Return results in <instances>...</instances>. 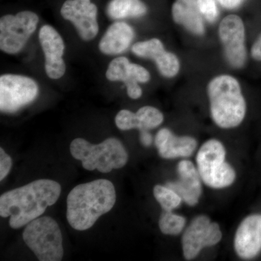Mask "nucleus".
<instances>
[{
    "instance_id": "nucleus-28",
    "label": "nucleus",
    "mask_w": 261,
    "mask_h": 261,
    "mask_svg": "<svg viewBox=\"0 0 261 261\" xmlns=\"http://www.w3.org/2000/svg\"><path fill=\"white\" fill-rule=\"evenodd\" d=\"M219 5L224 9L233 10L241 6L245 0H217Z\"/></svg>"
},
{
    "instance_id": "nucleus-13",
    "label": "nucleus",
    "mask_w": 261,
    "mask_h": 261,
    "mask_svg": "<svg viewBox=\"0 0 261 261\" xmlns=\"http://www.w3.org/2000/svg\"><path fill=\"white\" fill-rule=\"evenodd\" d=\"M135 56L152 60L160 73L165 78L176 76L181 69L179 58L174 53L165 49L163 43L157 38L136 43L132 47Z\"/></svg>"
},
{
    "instance_id": "nucleus-9",
    "label": "nucleus",
    "mask_w": 261,
    "mask_h": 261,
    "mask_svg": "<svg viewBox=\"0 0 261 261\" xmlns=\"http://www.w3.org/2000/svg\"><path fill=\"white\" fill-rule=\"evenodd\" d=\"M39 87L32 79L5 74L0 77V110L13 113L28 106L37 97Z\"/></svg>"
},
{
    "instance_id": "nucleus-21",
    "label": "nucleus",
    "mask_w": 261,
    "mask_h": 261,
    "mask_svg": "<svg viewBox=\"0 0 261 261\" xmlns=\"http://www.w3.org/2000/svg\"><path fill=\"white\" fill-rule=\"evenodd\" d=\"M153 195L163 211H172L179 207L183 201L177 192L168 186L155 185L153 189Z\"/></svg>"
},
{
    "instance_id": "nucleus-25",
    "label": "nucleus",
    "mask_w": 261,
    "mask_h": 261,
    "mask_svg": "<svg viewBox=\"0 0 261 261\" xmlns=\"http://www.w3.org/2000/svg\"><path fill=\"white\" fill-rule=\"evenodd\" d=\"M199 10L205 20L212 23L217 20L219 10L216 0H197Z\"/></svg>"
},
{
    "instance_id": "nucleus-8",
    "label": "nucleus",
    "mask_w": 261,
    "mask_h": 261,
    "mask_svg": "<svg viewBox=\"0 0 261 261\" xmlns=\"http://www.w3.org/2000/svg\"><path fill=\"white\" fill-rule=\"evenodd\" d=\"M39 17L31 11L6 15L0 19V49L8 54H17L37 29Z\"/></svg>"
},
{
    "instance_id": "nucleus-10",
    "label": "nucleus",
    "mask_w": 261,
    "mask_h": 261,
    "mask_svg": "<svg viewBox=\"0 0 261 261\" xmlns=\"http://www.w3.org/2000/svg\"><path fill=\"white\" fill-rule=\"evenodd\" d=\"M219 225L212 222L205 215L197 216L184 232L181 239L182 250L186 260H192L202 249L214 246L222 239Z\"/></svg>"
},
{
    "instance_id": "nucleus-26",
    "label": "nucleus",
    "mask_w": 261,
    "mask_h": 261,
    "mask_svg": "<svg viewBox=\"0 0 261 261\" xmlns=\"http://www.w3.org/2000/svg\"><path fill=\"white\" fill-rule=\"evenodd\" d=\"M12 165L11 158L5 152L3 148H0V181H3L9 174Z\"/></svg>"
},
{
    "instance_id": "nucleus-22",
    "label": "nucleus",
    "mask_w": 261,
    "mask_h": 261,
    "mask_svg": "<svg viewBox=\"0 0 261 261\" xmlns=\"http://www.w3.org/2000/svg\"><path fill=\"white\" fill-rule=\"evenodd\" d=\"M186 225L184 216L173 214L172 211H164L160 217L159 226L161 232L166 235H178Z\"/></svg>"
},
{
    "instance_id": "nucleus-7",
    "label": "nucleus",
    "mask_w": 261,
    "mask_h": 261,
    "mask_svg": "<svg viewBox=\"0 0 261 261\" xmlns=\"http://www.w3.org/2000/svg\"><path fill=\"white\" fill-rule=\"evenodd\" d=\"M218 34L226 63L233 69L244 68L247 61V49L243 18L235 14L226 15L220 22Z\"/></svg>"
},
{
    "instance_id": "nucleus-29",
    "label": "nucleus",
    "mask_w": 261,
    "mask_h": 261,
    "mask_svg": "<svg viewBox=\"0 0 261 261\" xmlns=\"http://www.w3.org/2000/svg\"><path fill=\"white\" fill-rule=\"evenodd\" d=\"M140 142L145 147H149L152 145V137L148 130H140Z\"/></svg>"
},
{
    "instance_id": "nucleus-20",
    "label": "nucleus",
    "mask_w": 261,
    "mask_h": 261,
    "mask_svg": "<svg viewBox=\"0 0 261 261\" xmlns=\"http://www.w3.org/2000/svg\"><path fill=\"white\" fill-rule=\"evenodd\" d=\"M147 13V6L141 0H111L107 7V15L113 20L140 18Z\"/></svg>"
},
{
    "instance_id": "nucleus-5",
    "label": "nucleus",
    "mask_w": 261,
    "mask_h": 261,
    "mask_svg": "<svg viewBox=\"0 0 261 261\" xmlns=\"http://www.w3.org/2000/svg\"><path fill=\"white\" fill-rule=\"evenodd\" d=\"M226 154L222 142L216 139L206 141L197 152V171L207 187L219 190L231 186L234 182L236 173L226 162Z\"/></svg>"
},
{
    "instance_id": "nucleus-12",
    "label": "nucleus",
    "mask_w": 261,
    "mask_h": 261,
    "mask_svg": "<svg viewBox=\"0 0 261 261\" xmlns=\"http://www.w3.org/2000/svg\"><path fill=\"white\" fill-rule=\"evenodd\" d=\"M106 77L111 82H123L128 97L137 99L142 95V89L139 83H147L150 80V73L142 65L130 63L125 57H119L110 63Z\"/></svg>"
},
{
    "instance_id": "nucleus-2",
    "label": "nucleus",
    "mask_w": 261,
    "mask_h": 261,
    "mask_svg": "<svg viewBox=\"0 0 261 261\" xmlns=\"http://www.w3.org/2000/svg\"><path fill=\"white\" fill-rule=\"evenodd\" d=\"M116 201V190L109 180L81 184L72 189L67 197V220L73 229L85 231L109 212Z\"/></svg>"
},
{
    "instance_id": "nucleus-16",
    "label": "nucleus",
    "mask_w": 261,
    "mask_h": 261,
    "mask_svg": "<svg viewBox=\"0 0 261 261\" xmlns=\"http://www.w3.org/2000/svg\"><path fill=\"white\" fill-rule=\"evenodd\" d=\"M177 173V181L168 182L167 186L177 192L187 205H197L202 195V179L197 168L191 161L183 160L178 163Z\"/></svg>"
},
{
    "instance_id": "nucleus-15",
    "label": "nucleus",
    "mask_w": 261,
    "mask_h": 261,
    "mask_svg": "<svg viewBox=\"0 0 261 261\" xmlns=\"http://www.w3.org/2000/svg\"><path fill=\"white\" fill-rule=\"evenodd\" d=\"M235 251L245 260L256 257L261 251V214L247 216L238 226L234 240Z\"/></svg>"
},
{
    "instance_id": "nucleus-3",
    "label": "nucleus",
    "mask_w": 261,
    "mask_h": 261,
    "mask_svg": "<svg viewBox=\"0 0 261 261\" xmlns=\"http://www.w3.org/2000/svg\"><path fill=\"white\" fill-rule=\"evenodd\" d=\"M211 118L224 129L236 128L243 123L247 113V102L240 82L230 74H219L207 86Z\"/></svg>"
},
{
    "instance_id": "nucleus-4",
    "label": "nucleus",
    "mask_w": 261,
    "mask_h": 261,
    "mask_svg": "<svg viewBox=\"0 0 261 261\" xmlns=\"http://www.w3.org/2000/svg\"><path fill=\"white\" fill-rule=\"evenodd\" d=\"M70 153L74 159L82 161V166L88 171L97 170L110 173L126 166L128 154L121 141L110 137L102 143L93 145L82 138L72 141Z\"/></svg>"
},
{
    "instance_id": "nucleus-27",
    "label": "nucleus",
    "mask_w": 261,
    "mask_h": 261,
    "mask_svg": "<svg viewBox=\"0 0 261 261\" xmlns=\"http://www.w3.org/2000/svg\"><path fill=\"white\" fill-rule=\"evenodd\" d=\"M250 56L254 61L261 62V33L250 48Z\"/></svg>"
},
{
    "instance_id": "nucleus-11",
    "label": "nucleus",
    "mask_w": 261,
    "mask_h": 261,
    "mask_svg": "<svg viewBox=\"0 0 261 261\" xmlns=\"http://www.w3.org/2000/svg\"><path fill=\"white\" fill-rule=\"evenodd\" d=\"M62 16L74 25L79 35L90 41L97 35V8L90 0H67L62 6Z\"/></svg>"
},
{
    "instance_id": "nucleus-24",
    "label": "nucleus",
    "mask_w": 261,
    "mask_h": 261,
    "mask_svg": "<svg viewBox=\"0 0 261 261\" xmlns=\"http://www.w3.org/2000/svg\"><path fill=\"white\" fill-rule=\"evenodd\" d=\"M115 122L117 127L122 130H128L138 128L141 129V123L137 113L128 110H122L116 115Z\"/></svg>"
},
{
    "instance_id": "nucleus-14",
    "label": "nucleus",
    "mask_w": 261,
    "mask_h": 261,
    "mask_svg": "<svg viewBox=\"0 0 261 261\" xmlns=\"http://www.w3.org/2000/svg\"><path fill=\"white\" fill-rule=\"evenodd\" d=\"M44 51L46 73L51 80H58L65 74L66 66L63 59L65 44L59 33L49 25H43L39 34Z\"/></svg>"
},
{
    "instance_id": "nucleus-1",
    "label": "nucleus",
    "mask_w": 261,
    "mask_h": 261,
    "mask_svg": "<svg viewBox=\"0 0 261 261\" xmlns=\"http://www.w3.org/2000/svg\"><path fill=\"white\" fill-rule=\"evenodd\" d=\"M61 194L58 182L39 179L5 192L0 197V216L10 217V227L18 229L40 217Z\"/></svg>"
},
{
    "instance_id": "nucleus-6",
    "label": "nucleus",
    "mask_w": 261,
    "mask_h": 261,
    "mask_svg": "<svg viewBox=\"0 0 261 261\" xmlns=\"http://www.w3.org/2000/svg\"><path fill=\"white\" fill-rule=\"evenodd\" d=\"M24 242L40 261L63 259V237L59 225L53 218L44 216L33 220L23 233Z\"/></svg>"
},
{
    "instance_id": "nucleus-18",
    "label": "nucleus",
    "mask_w": 261,
    "mask_h": 261,
    "mask_svg": "<svg viewBox=\"0 0 261 261\" xmlns=\"http://www.w3.org/2000/svg\"><path fill=\"white\" fill-rule=\"evenodd\" d=\"M173 21L194 35L205 33L204 18L199 10L197 0H176L171 8Z\"/></svg>"
},
{
    "instance_id": "nucleus-17",
    "label": "nucleus",
    "mask_w": 261,
    "mask_h": 261,
    "mask_svg": "<svg viewBox=\"0 0 261 261\" xmlns=\"http://www.w3.org/2000/svg\"><path fill=\"white\" fill-rule=\"evenodd\" d=\"M154 145L159 155L169 160L190 157L197 148V142L190 136L178 137L168 128H163L156 134Z\"/></svg>"
},
{
    "instance_id": "nucleus-19",
    "label": "nucleus",
    "mask_w": 261,
    "mask_h": 261,
    "mask_svg": "<svg viewBox=\"0 0 261 261\" xmlns=\"http://www.w3.org/2000/svg\"><path fill=\"white\" fill-rule=\"evenodd\" d=\"M133 28L125 22H116L108 29L99 42V50L103 54L116 56L130 47L135 38Z\"/></svg>"
},
{
    "instance_id": "nucleus-23",
    "label": "nucleus",
    "mask_w": 261,
    "mask_h": 261,
    "mask_svg": "<svg viewBox=\"0 0 261 261\" xmlns=\"http://www.w3.org/2000/svg\"><path fill=\"white\" fill-rule=\"evenodd\" d=\"M136 113L142 126L140 130L153 129L162 124L164 120L163 113L152 106H144Z\"/></svg>"
}]
</instances>
